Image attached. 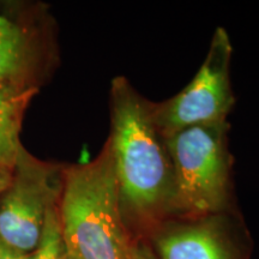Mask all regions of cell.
I'll use <instances>...</instances> for the list:
<instances>
[{"instance_id": "3", "label": "cell", "mask_w": 259, "mask_h": 259, "mask_svg": "<svg viewBox=\"0 0 259 259\" xmlns=\"http://www.w3.org/2000/svg\"><path fill=\"white\" fill-rule=\"evenodd\" d=\"M227 121L184 128L164 137L174 176L173 210L209 215L227 205L231 155Z\"/></svg>"}, {"instance_id": "7", "label": "cell", "mask_w": 259, "mask_h": 259, "mask_svg": "<svg viewBox=\"0 0 259 259\" xmlns=\"http://www.w3.org/2000/svg\"><path fill=\"white\" fill-rule=\"evenodd\" d=\"M19 101L0 92V169L14 168L21 158L19 143Z\"/></svg>"}, {"instance_id": "4", "label": "cell", "mask_w": 259, "mask_h": 259, "mask_svg": "<svg viewBox=\"0 0 259 259\" xmlns=\"http://www.w3.org/2000/svg\"><path fill=\"white\" fill-rule=\"evenodd\" d=\"M233 48L226 29L213 32L202 66L190 84L167 101L151 103L158 132L167 137L184 128L227 121L234 106L231 84Z\"/></svg>"}, {"instance_id": "10", "label": "cell", "mask_w": 259, "mask_h": 259, "mask_svg": "<svg viewBox=\"0 0 259 259\" xmlns=\"http://www.w3.org/2000/svg\"><path fill=\"white\" fill-rule=\"evenodd\" d=\"M131 259H158L155 252L150 247L144 245L135 246L132 251Z\"/></svg>"}, {"instance_id": "14", "label": "cell", "mask_w": 259, "mask_h": 259, "mask_svg": "<svg viewBox=\"0 0 259 259\" xmlns=\"http://www.w3.org/2000/svg\"><path fill=\"white\" fill-rule=\"evenodd\" d=\"M65 253H66V251H65ZM66 259H76V258L72 257V255L69 254V253H66Z\"/></svg>"}, {"instance_id": "12", "label": "cell", "mask_w": 259, "mask_h": 259, "mask_svg": "<svg viewBox=\"0 0 259 259\" xmlns=\"http://www.w3.org/2000/svg\"><path fill=\"white\" fill-rule=\"evenodd\" d=\"M54 259H66V253H65V250H64L63 253H60L59 255H58V257H56Z\"/></svg>"}, {"instance_id": "1", "label": "cell", "mask_w": 259, "mask_h": 259, "mask_svg": "<svg viewBox=\"0 0 259 259\" xmlns=\"http://www.w3.org/2000/svg\"><path fill=\"white\" fill-rule=\"evenodd\" d=\"M111 145L122 212L150 219L173 210L174 176L151 103L124 77L113 80Z\"/></svg>"}, {"instance_id": "9", "label": "cell", "mask_w": 259, "mask_h": 259, "mask_svg": "<svg viewBox=\"0 0 259 259\" xmlns=\"http://www.w3.org/2000/svg\"><path fill=\"white\" fill-rule=\"evenodd\" d=\"M63 252H59L56 248L46 245H40L32 253L23 254L15 252L10 248L0 251V259H54Z\"/></svg>"}, {"instance_id": "8", "label": "cell", "mask_w": 259, "mask_h": 259, "mask_svg": "<svg viewBox=\"0 0 259 259\" xmlns=\"http://www.w3.org/2000/svg\"><path fill=\"white\" fill-rule=\"evenodd\" d=\"M27 38L18 25L0 16V82L17 77L27 63Z\"/></svg>"}, {"instance_id": "11", "label": "cell", "mask_w": 259, "mask_h": 259, "mask_svg": "<svg viewBox=\"0 0 259 259\" xmlns=\"http://www.w3.org/2000/svg\"><path fill=\"white\" fill-rule=\"evenodd\" d=\"M10 183H11V178H10L8 171L0 169V192L8 189L10 186Z\"/></svg>"}, {"instance_id": "2", "label": "cell", "mask_w": 259, "mask_h": 259, "mask_svg": "<svg viewBox=\"0 0 259 259\" xmlns=\"http://www.w3.org/2000/svg\"><path fill=\"white\" fill-rule=\"evenodd\" d=\"M58 215L66 253L76 259H131L136 245L125 229L108 141L95 160L65 170Z\"/></svg>"}, {"instance_id": "5", "label": "cell", "mask_w": 259, "mask_h": 259, "mask_svg": "<svg viewBox=\"0 0 259 259\" xmlns=\"http://www.w3.org/2000/svg\"><path fill=\"white\" fill-rule=\"evenodd\" d=\"M11 180L0 204V240L18 253H32L38 247L48 210L59 190L53 168L28 158Z\"/></svg>"}, {"instance_id": "6", "label": "cell", "mask_w": 259, "mask_h": 259, "mask_svg": "<svg viewBox=\"0 0 259 259\" xmlns=\"http://www.w3.org/2000/svg\"><path fill=\"white\" fill-rule=\"evenodd\" d=\"M158 259H231L228 244L213 223L186 225L155 240Z\"/></svg>"}, {"instance_id": "13", "label": "cell", "mask_w": 259, "mask_h": 259, "mask_svg": "<svg viewBox=\"0 0 259 259\" xmlns=\"http://www.w3.org/2000/svg\"><path fill=\"white\" fill-rule=\"evenodd\" d=\"M5 248H8V247H5V246H4V245H3V242H2V240H0V251L5 250Z\"/></svg>"}]
</instances>
